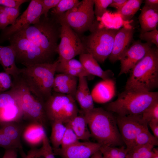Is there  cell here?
<instances>
[{
    "mask_svg": "<svg viewBox=\"0 0 158 158\" xmlns=\"http://www.w3.org/2000/svg\"><path fill=\"white\" fill-rule=\"evenodd\" d=\"M80 1L78 0H60L57 6L52 8L51 14L54 17H57L73 9Z\"/></svg>",
    "mask_w": 158,
    "mask_h": 158,
    "instance_id": "4dcf8cb0",
    "label": "cell"
},
{
    "mask_svg": "<svg viewBox=\"0 0 158 158\" xmlns=\"http://www.w3.org/2000/svg\"><path fill=\"white\" fill-rule=\"evenodd\" d=\"M118 29L100 27L97 22L90 30V34L81 39L87 53L100 63H104L111 54L114 39Z\"/></svg>",
    "mask_w": 158,
    "mask_h": 158,
    "instance_id": "52a82bcc",
    "label": "cell"
},
{
    "mask_svg": "<svg viewBox=\"0 0 158 158\" xmlns=\"http://www.w3.org/2000/svg\"><path fill=\"white\" fill-rule=\"evenodd\" d=\"M103 157L104 158H111V157H107V156H103Z\"/></svg>",
    "mask_w": 158,
    "mask_h": 158,
    "instance_id": "f5cc1de1",
    "label": "cell"
},
{
    "mask_svg": "<svg viewBox=\"0 0 158 158\" xmlns=\"http://www.w3.org/2000/svg\"><path fill=\"white\" fill-rule=\"evenodd\" d=\"M158 100V92L125 90L116 100L107 105L106 110L119 116L142 115L148 107Z\"/></svg>",
    "mask_w": 158,
    "mask_h": 158,
    "instance_id": "5b68a950",
    "label": "cell"
},
{
    "mask_svg": "<svg viewBox=\"0 0 158 158\" xmlns=\"http://www.w3.org/2000/svg\"><path fill=\"white\" fill-rule=\"evenodd\" d=\"M25 126L20 122L11 121L0 124V130L22 150L21 138Z\"/></svg>",
    "mask_w": 158,
    "mask_h": 158,
    "instance_id": "d4e9b609",
    "label": "cell"
},
{
    "mask_svg": "<svg viewBox=\"0 0 158 158\" xmlns=\"http://www.w3.org/2000/svg\"><path fill=\"white\" fill-rule=\"evenodd\" d=\"M152 44L142 43L139 40L134 42L121 57L120 71L119 75L126 74L145 56Z\"/></svg>",
    "mask_w": 158,
    "mask_h": 158,
    "instance_id": "9a60e30c",
    "label": "cell"
},
{
    "mask_svg": "<svg viewBox=\"0 0 158 158\" xmlns=\"http://www.w3.org/2000/svg\"><path fill=\"white\" fill-rule=\"evenodd\" d=\"M56 72L66 73L78 78L92 76L85 70L80 61L74 58L59 61L56 67Z\"/></svg>",
    "mask_w": 158,
    "mask_h": 158,
    "instance_id": "603a6c76",
    "label": "cell"
},
{
    "mask_svg": "<svg viewBox=\"0 0 158 158\" xmlns=\"http://www.w3.org/2000/svg\"><path fill=\"white\" fill-rule=\"evenodd\" d=\"M91 136L102 146L116 147L124 144L112 113L102 108H94L83 114Z\"/></svg>",
    "mask_w": 158,
    "mask_h": 158,
    "instance_id": "6da1fadb",
    "label": "cell"
},
{
    "mask_svg": "<svg viewBox=\"0 0 158 158\" xmlns=\"http://www.w3.org/2000/svg\"><path fill=\"white\" fill-rule=\"evenodd\" d=\"M0 147L6 150L19 149L18 146L0 130Z\"/></svg>",
    "mask_w": 158,
    "mask_h": 158,
    "instance_id": "74e56055",
    "label": "cell"
},
{
    "mask_svg": "<svg viewBox=\"0 0 158 158\" xmlns=\"http://www.w3.org/2000/svg\"><path fill=\"white\" fill-rule=\"evenodd\" d=\"M18 149L6 150L2 158H18Z\"/></svg>",
    "mask_w": 158,
    "mask_h": 158,
    "instance_id": "ee69618b",
    "label": "cell"
},
{
    "mask_svg": "<svg viewBox=\"0 0 158 158\" xmlns=\"http://www.w3.org/2000/svg\"><path fill=\"white\" fill-rule=\"evenodd\" d=\"M60 0H41L42 6V15L45 17L48 16L49 10L55 7Z\"/></svg>",
    "mask_w": 158,
    "mask_h": 158,
    "instance_id": "f35d334b",
    "label": "cell"
},
{
    "mask_svg": "<svg viewBox=\"0 0 158 158\" xmlns=\"http://www.w3.org/2000/svg\"><path fill=\"white\" fill-rule=\"evenodd\" d=\"M119 148L116 147L101 146L100 151L103 156L112 158H117Z\"/></svg>",
    "mask_w": 158,
    "mask_h": 158,
    "instance_id": "ab89813d",
    "label": "cell"
},
{
    "mask_svg": "<svg viewBox=\"0 0 158 158\" xmlns=\"http://www.w3.org/2000/svg\"><path fill=\"white\" fill-rule=\"evenodd\" d=\"M58 59L20 69L19 75L35 95L45 102L51 95Z\"/></svg>",
    "mask_w": 158,
    "mask_h": 158,
    "instance_id": "277c9868",
    "label": "cell"
},
{
    "mask_svg": "<svg viewBox=\"0 0 158 158\" xmlns=\"http://www.w3.org/2000/svg\"><path fill=\"white\" fill-rule=\"evenodd\" d=\"M101 146L97 142L80 141L65 148L53 150L55 155L61 158H90Z\"/></svg>",
    "mask_w": 158,
    "mask_h": 158,
    "instance_id": "2e32d148",
    "label": "cell"
},
{
    "mask_svg": "<svg viewBox=\"0 0 158 158\" xmlns=\"http://www.w3.org/2000/svg\"><path fill=\"white\" fill-rule=\"evenodd\" d=\"M41 157L37 154L36 149H31L28 152L26 156L27 158H41Z\"/></svg>",
    "mask_w": 158,
    "mask_h": 158,
    "instance_id": "681fc988",
    "label": "cell"
},
{
    "mask_svg": "<svg viewBox=\"0 0 158 158\" xmlns=\"http://www.w3.org/2000/svg\"><path fill=\"white\" fill-rule=\"evenodd\" d=\"M66 128L61 144V148H64L80 141L69 125L66 123Z\"/></svg>",
    "mask_w": 158,
    "mask_h": 158,
    "instance_id": "1f68e13d",
    "label": "cell"
},
{
    "mask_svg": "<svg viewBox=\"0 0 158 158\" xmlns=\"http://www.w3.org/2000/svg\"><path fill=\"white\" fill-rule=\"evenodd\" d=\"M118 128L127 151L138 135L148 128V123L142 115H133L116 117Z\"/></svg>",
    "mask_w": 158,
    "mask_h": 158,
    "instance_id": "4fadbf2b",
    "label": "cell"
},
{
    "mask_svg": "<svg viewBox=\"0 0 158 158\" xmlns=\"http://www.w3.org/2000/svg\"><path fill=\"white\" fill-rule=\"evenodd\" d=\"M139 37L147 43L155 44L158 48V30L157 29L149 31H141Z\"/></svg>",
    "mask_w": 158,
    "mask_h": 158,
    "instance_id": "d590c367",
    "label": "cell"
},
{
    "mask_svg": "<svg viewBox=\"0 0 158 158\" xmlns=\"http://www.w3.org/2000/svg\"><path fill=\"white\" fill-rule=\"evenodd\" d=\"M148 124L152 131L153 135L158 138V121H150Z\"/></svg>",
    "mask_w": 158,
    "mask_h": 158,
    "instance_id": "f6af8a7d",
    "label": "cell"
},
{
    "mask_svg": "<svg viewBox=\"0 0 158 158\" xmlns=\"http://www.w3.org/2000/svg\"><path fill=\"white\" fill-rule=\"evenodd\" d=\"M75 98L78 102L83 114L89 112L94 108V101L86 77L78 78Z\"/></svg>",
    "mask_w": 158,
    "mask_h": 158,
    "instance_id": "d6986e66",
    "label": "cell"
},
{
    "mask_svg": "<svg viewBox=\"0 0 158 158\" xmlns=\"http://www.w3.org/2000/svg\"><path fill=\"white\" fill-rule=\"evenodd\" d=\"M78 80L77 77L66 73H58L55 76L52 92L70 95L75 98Z\"/></svg>",
    "mask_w": 158,
    "mask_h": 158,
    "instance_id": "ac0fdd59",
    "label": "cell"
},
{
    "mask_svg": "<svg viewBox=\"0 0 158 158\" xmlns=\"http://www.w3.org/2000/svg\"><path fill=\"white\" fill-rule=\"evenodd\" d=\"M41 0H32L26 9L16 19L14 24L2 30L0 42L8 40L13 35L18 33L31 25L38 23L42 16Z\"/></svg>",
    "mask_w": 158,
    "mask_h": 158,
    "instance_id": "7c38bea8",
    "label": "cell"
},
{
    "mask_svg": "<svg viewBox=\"0 0 158 158\" xmlns=\"http://www.w3.org/2000/svg\"><path fill=\"white\" fill-rule=\"evenodd\" d=\"M142 2V0H127L121 8L117 10L116 13L120 15L123 21H128L138 11Z\"/></svg>",
    "mask_w": 158,
    "mask_h": 158,
    "instance_id": "f1b7e54d",
    "label": "cell"
},
{
    "mask_svg": "<svg viewBox=\"0 0 158 158\" xmlns=\"http://www.w3.org/2000/svg\"><path fill=\"white\" fill-rule=\"evenodd\" d=\"M51 132L50 137V142L53 150L59 148L65 131L66 125L61 121L56 120L50 122Z\"/></svg>",
    "mask_w": 158,
    "mask_h": 158,
    "instance_id": "83f0119b",
    "label": "cell"
},
{
    "mask_svg": "<svg viewBox=\"0 0 158 158\" xmlns=\"http://www.w3.org/2000/svg\"><path fill=\"white\" fill-rule=\"evenodd\" d=\"M79 61L86 72L92 76H97L105 80L111 79L114 75L110 70H103L97 61L88 53L80 54Z\"/></svg>",
    "mask_w": 158,
    "mask_h": 158,
    "instance_id": "44dd1931",
    "label": "cell"
},
{
    "mask_svg": "<svg viewBox=\"0 0 158 158\" xmlns=\"http://www.w3.org/2000/svg\"><path fill=\"white\" fill-rule=\"evenodd\" d=\"M144 5L158 10V0H145Z\"/></svg>",
    "mask_w": 158,
    "mask_h": 158,
    "instance_id": "7dc6e473",
    "label": "cell"
},
{
    "mask_svg": "<svg viewBox=\"0 0 158 158\" xmlns=\"http://www.w3.org/2000/svg\"><path fill=\"white\" fill-rule=\"evenodd\" d=\"M127 0H113L109 7L118 9L121 8L126 3Z\"/></svg>",
    "mask_w": 158,
    "mask_h": 158,
    "instance_id": "bcb514c9",
    "label": "cell"
},
{
    "mask_svg": "<svg viewBox=\"0 0 158 158\" xmlns=\"http://www.w3.org/2000/svg\"><path fill=\"white\" fill-rule=\"evenodd\" d=\"M29 1L27 0H0V6L19 8L22 4Z\"/></svg>",
    "mask_w": 158,
    "mask_h": 158,
    "instance_id": "b9f144b4",
    "label": "cell"
},
{
    "mask_svg": "<svg viewBox=\"0 0 158 158\" xmlns=\"http://www.w3.org/2000/svg\"><path fill=\"white\" fill-rule=\"evenodd\" d=\"M53 16L41 18L37 24L30 25L18 32L40 47L52 62L60 38V28Z\"/></svg>",
    "mask_w": 158,
    "mask_h": 158,
    "instance_id": "3957f363",
    "label": "cell"
},
{
    "mask_svg": "<svg viewBox=\"0 0 158 158\" xmlns=\"http://www.w3.org/2000/svg\"><path fill=\"white\" fill-rule=\"evenodd\" d=\"M94 6L93 0H83L73 9L54 18L64 22L79 35L90 31L97 22Z\"/></svg>",
    "mask_w": 158,
    "mask_h": 158,
    "instance_id": "ba28073f",
    "label": "cell"
},
{
    "mask_svg": "<svg viewBox=\"0 0 158 158\" xmlns=\"http://www.w3.org/2000/svg\"><path fill=\"white\" fill-rule=\"evenodd\" d=\"M112 1L113 0H93L95 16L97 17H102L107 12V8Z\"/></svg>",
    "mask_w": 158,
    "mask_h": 158,
    "instance_id": "e575fe53",
    "label": "cell"
},
{
    "mask_svg": "<svg viewBox=\"0 0 158 158\" xmlns=\"http://www.w3.org/2000/svg\"><path fill=\"white\" fill-rule=\"evenodd\" d=\"M138 19L141 31L157 29L158 24V10L144 5Z\"/></svg>",
    "mask_w": 158,
    "mask_h": 158,
    "instance_id": "cb8c5ba5",
    "label": "cell"
},
{
    "mask_svg": "<svg viewBox=\"0 0 158 158\" xmlns=\"http://www.w3.org/2000/svg\"><path fill=\"white\" fill-rule=\"evenodd\" d=\"M13 78L12 86L18 95L23 119L46 128L49 121L45 111L44 102L33 93L18 75Z\"/></svg>",
    "mask_w": 158,
    "mask_h": 158,
    "instance_id": "8992f818",
    "label": "cell"
},
{
    "mask_svg": "<svg viewBox=\"0 0 158 158\" xmlns=\"http://www.w3.org/2000/svg\"><path fill=\"white\" fill-rule=\"evenodd\" d=\"M22 119L18 95L14 88L12 86L9 90L0 92V124L11 121L20 122Z\"/></svg>",
    "mask_w": 158,
    "mask_h": 158,
    "instance_id": "5bb4252c",
    "label": "cell"
},
{
    "mask_svg": "<svg viewBox=\"0 0 158 158\" xmlns=\"http://www.w3.org/2000/svg\"><path fill=\"white\" fill-rule=\"evenodd\" d=\"M44 128L39 124L30 123L26 126L23 133L25 141L32 146H36L42 142L46 133Z\"/></svg>",
    "mask_w": 158,
    "mask_h": 158,
    "instance_id": "484cf974",
    "label": "cell"
},
{
    "mask_svg": "<svg viewBox=\"0 0 158 158\" xmlns=\"http://www.w3.org/2000/svg\"><path fill=\"white\" fill-rule=\"evenodd\" d=\"M42 143L41 147L37 149L38 154L43 158H55L53 148L46 133L44 136Z\"/></svg>",
    "mask_w": 158,
    "mask_h": 158,
    "instance_id": "d6a6232c",
    "label": "cell"
},
{
    "mask_svg": "<svg viewBox=\"0 0 158 158\" xmlns=\"http://www.w3.org/2000/svg\"><path fill=\"white\" fill-rule=\"evenodd\" d=\"M134 33L133 27H123L118 29L114 39L112 52L108 57L111 62L114 63L119 60L129 47L133 40Z\"/></svg>",
    "mask_w": 158,
    "mask_h": 158,
    "instance_id": "e0dca14e",
    "label": "cell"
},
{
    "mask_svg": "<svg viewBox=\"0 0 158 158\" xmlns=\"http://www.w3.org/2000/svg\"><path fill=\"white\" fill-rule=\"evenodd\" d=\"M76 105L75 99L72 96L54 92L44 102L46 116L50 122L68 120L74 114Z\"/></svg>",
    "mask_w": 158,
    "mask_h": 158,
    "instance_id": "30bf717a",
    "label": "cell"
},
{
    "mask_svg": "<svg viewBox=\"0 0 158 158\" xmlns=\"http://www.w3.org/2000/svg\"><path fill=\"white\" fill-rule=\"evenodd\" d=\"M90 158H95L94 154H93Z\"/></svg>",
    "mask_w": 158,
    "mask_h": 158,
    "instance_id": "db71d44e",
    "label": "cell"
},
{
    "mask_svg": "<svg viewBox=\"0 0 158 158\" xmlns=\"http://www.w3.org/2000/svg\"><path fill=\"white\" fill-rule=\"evenodd\" d=\"M2 8L9 18L13 25L20 14L19 8L2 6Z\"/></svg>",
    "mask_w": 158,
    "mask_h": 158,
    "instance_id": "60d3db41",
    "label": "cell"
},
{
    "mask_svg": "<svg viewBox=\"0 0 158 158\" xmlns=\"http://www.w3.org/2000/svg\"><path fill=\"white\" fill-rule=\"evenodd\" d=\"M67 123L70 126L80 141H89L91 136L83 115H78Z\"/></svg>",
    "mask_w": 158,
    "mask_h": 158,
    "instance_id": "4316f807",
    "label": "cell"
},
{
    "mask_svg": "<svg viewBox=\"0 0 158 158\" xmlns=\"http://www.w3.org/2000/svg\"><path fill=\"white\" fill-rule=\"evenodd\" d=\"M150 158H158V149L154 147L152 149V153Z\"/></svg>",
    "mask_w": 158,
    "mask_h": 158,
    "instance_id": "f907efd6",
    "label": "cell"
},
{
    "mask_svg": "<svg viewBox=\"0 0 158 158\" xmlns=\"http://www.w3.org/2000/svg\"><path fill=\"white\" fill-rule=\"evenodd\" d=\"M0 64L5 72L13 78L19 74L20 69L16 65L14 52L11 45L3 46L0 45Z\"/></svg>",
    "mask_w": 158,
    "mask_h": 158,
    "instance_id": "7402d4cb",
    "label": "cell"
},
{
    "mask_svg": "<svg viewBox=\"0 0 158 158\" xmlns=\"http://www.w3.org/2000/svg\"><path fill=\"white\" fill-rule=\"evenodd\" d=\"M60 25V43L56 50L59 61L74 58L78 55L87 53L79 35L64 22L57 20Z\"/></svg>",
    "mask_w": 158,
    "mask_h": 158,
    "instance_id": "8fae6325",
    "label": "cell"
},
{
    "mask_svg": "<svg viewBox=\"0 0 158 158\" xmlns=\"http://www.w3.org/2000/svg\"><path fill=\"white\" fill-rule=\"evenodd\" d=\"M8 40L14 50L17 63L27 67L52 63L40 47L19 33L11 35Z\"/></svg>",
    "mask_w": 158,
    "mask_h": 158,
    "instance_id": "9c48e42d",
    "label": "cell"
},
{
    "mask_svg": "<svg viewBox=\"0 0 158 158\" xmlns=\"http://www.w3.org/2000/svg\"><path fill=\"white\" fill-rule=\"evenodd\" d=\"M158 139L150 132L148 129L144 130L138 135L127 152L141 146L151 145L155 147L158 145Z\"/></svg>",
    "mask_w": 158,
    "mask_h": 158,
    "instance_id": "f546056e",
    "label": "cell"
},
{
    "mask_svg": "<svg viewBox=\"0 0 158 158\" xmlns=\"http://www.w3.org/2000/svg\"><path fill=\"white\" fill-rule=\"evenodd\" d=\"M9 25H12L10 19L4 11L2 6H0V30L4 29Z\"/></svg>",
    "mask_w": 158,
    "mask_h": 158,
    "instance_id": "7bdbcfd3",
    "label": "cell"
},
{
    "mask_svg": "<svg viewBox=\"0 0 158 158\" xmlns=\"http://www.w3.org/2000/svg\"><path fill=\"white\" fill-rule=\"evenodd\" d=\"M125 90L152 92L158 87V49L152 47L130 71Z\"/></svg>",
    "mask_w": 158,
    "mask_h": 158,
    "instance_id": "7a4b0ae2",
    "label": "cell"
},
{
    "mask_svg": "<svg viewBox=\"0 0 158 158\" xmlns=\"http://www.w3.org/2000/svg\"><path fill=\"white\" fill-rule=\"evenodd\" d=\"M25 158H27V157H26Z\"/></svg>",
    "mask_w": 158,
    "mask_h": 158,
    "instance_id": "11a10c76",
    "label": "cell"
},
{
    "mask_svg": "<svg viewBox=\"0 0 158 158\" xmlns=\"http://www.w3.org/2000/svg\"><path fill=\"white\" fill-rule=\"evenodd\" d=\"M94 155L95 158H104L100 150L98 151L95 153L94 154Z\"/></svg>",
    "mask_w": 158,
    "mask_h": 158,
    "instance_id": "816d5d0a",
    "label": "cell"
},
{
    "mask_svg": "<svg viewBox=\"0 0 158 158\" xmlns=\"http://www.w3.org/2000/svg\"><path fill=\"white\" fill-rule=\"evenodd\" d=\"M13 85L11 75L6 72H0V92L10 89Z\"/></svg>",
    "mask_w": 158,
    "mask_h": 158,
    "instance_id": "8d00e7d4",
    "label": "cell"
},
{
    "mask_svg": "<svg viewBox=\"0 0 158 158\" xmlns=\"http://www.w3.org/2000/svg\"><path fill=\"white\" fill-rule=\"evenodd\" d=\"M127 153L126 148L123 146H121L119 148L117 158H126Z\"/></svg>",
    "mask_w": 158,
    "mask_h": 158,
    "instance_id": "c3c4849f",
    "label": "cell"
},
{
    "mask_svg": "<svg viewBox=\"0 0 158 158\" xmlns=\"http://www.w3.org/2000/svg\"><path fill=\"white\" fill-rule=\"evenodd\" d=\"M141 115L143 119L148 123L150 121H158V100L148 107Z\"/></svg>",
    "mask_w": 158,
    "mask_h": 158,
    "instance_id": "836d02e7",
    "label": "cell"
},
{
    "mask_svg": "<svg viewBox=\"0 0 158 158\" xmlns=\"http://www.w3.org/2000/svg\"><path fill=\"white\" fill-rule=\"evenodd\" d=\"M115 84L111 78L97 84L91 92L94 102L104 103L109 101L115 95Z\"/></svg>",
    "mask_w": 158,
    "mask_h": 158,
    "instance_id": "ffe728a7",
    "label": "cell"
}]
</instances>
